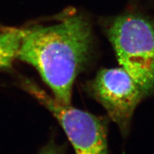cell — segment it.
<instances>
[{
	"label": "cell",
	"instance_id": "6da1fadb",
	"mask_svg": "<svg viewBox=\"0 0 154 154\" xmlns=\"http://www.w3.org/2000/svg\"><path fill=\"white\" fill-rule=\"evenodd\" d=\"M93 45L91 24L74 11L49 26L23 29L17 58L38 71L56 101L69 105L73 84L87 65Z\"/></svg>",
	"mask_w": 154,
	"mask_h": 154
},
{
	"label": "cell",
	"instance_id": "7a4b0ae2",
	"mask_svg": "<svg viewBox=\"0 0 154 154\" xmlns=\"http://www.w3.org/2000/svg\"><path fill=\"white\" fill-rule=\"evenodd\" d=\"M106 35L124 69L145 96L154 91V24L136 13L116 17Z\"/></svg>",
	"mask_w": 154,
	"mask_h": 154
},
{
	"label": "cell",
	"instance_id": "3957f363",
	"mask_svg": "<svg viewBox=\"0 0 154 154\" xmlns=\"http://www.w3.org/2000/svg\"><path fill=\"white\" fill-rule=\"evenodd\" d=\"M24 86L57 119L76 154H108L106 122L87 111L59 103L30 81Z\"/></svg>",
	"mask_w": 154,
	"mask_h": 154
},
{
	"label": "cell",
	"instance_id": "277c9868",
	"mask_svg": "<svg viewBox=\"0 0 154 154\" xmlns=\"http://www.w3.org/2000/svg\"><path fill=\"white\" fill-rule=\"evenodd\" d=\"M87 88L123 136H126L135 109L146 96L138 84L121 67L100 70L88 82Z\"/></svg>",
	"mask_w": 154,
	"mask_h": 154
},
{
	"label": "cell",
	"instance_id": "5b68a950",
	"mask_svg": "<svg viewBox=\"0 0 154 154\" xmlns=\"http://www.w3.org/2000/svg\"><path fill=\"white\" fill-rule=\"evenodd\" d=\"M23 29H11L0 32V70L9 68L18 57Z\"/></svg>",
	"mask_w": 154,
	"mask_h": 154
},
{
	"label": "cell",
	"instance_id": "8992f818",
	"mask_svg": "<svg viewBox=\"0 0 154 154\" xmlns=\"http://www.w3.org/2000/svg\"><path fill=\"white\" fill-rule=\"evenodd\" d=\"M38 154H63V148L54 142H50Z\"/></svg>",
	"mask_w": 154,
	"mask_h": 154
}]
</instances>
